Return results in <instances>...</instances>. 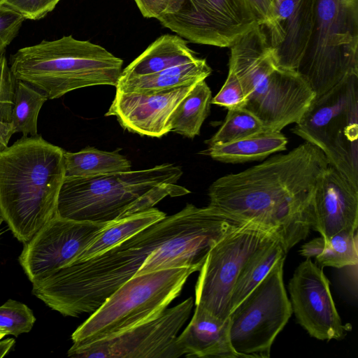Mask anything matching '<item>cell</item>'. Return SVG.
Instances as JSON below:
<instances>
[{"mask_svg": "<svg viewBox=\"0 0 358 358\" xmlns=\"http://www.w3.org/2000/svg\"><path fill=\"white\" fill-rule=\"evenodd\" d=\"M329 164L319 148L305 141L287 154L217 179L209 187L208 206L237 223L270 230L287 252L309 234L313 195Z\"/></svg>", "mask_w": 358, "mask_h": 358, "instance_id": "6da1fadb", "label": "cell"}, {"mask_svg": "<svg viewBox=\"0 0 358 358\" xmlns=\"http://www.w3.org/2000/svg\"><path fill=\"white\" fill-rule=\"evenodd\" d=\"M199 208L187 203L103 252L32 282L33 294L64 316L92 313L136 273L153 250L184 229Z\"/></svg>", "mask_w": 358, "mask_h": 358, "instance_id": "7a4b0ae2", "label": "cell"}, {"mask_svg": "<svg viewBox=\"0 0 358 358\" xmlns=\"http://www.w3.org/2000/svg\"><path fill=\"white\" fill-rule=\"evenodd\" d=\"M64 152L39 134L0 150V215L23 243L57 214Z\"/></svg>", "mask_w": 358, "mask_h": 358, "instance_id": "3957f363", "label": "cell"}, {"mask_svg": "<svg viewBox=\"0 0 358 358\" xmlns=\"http://www.w3.org/2000/svg\"><path fill=\"white\" fill-rule=\"evenodd\" d=\"M180 166L152 168L85 177H65L57 214L61 217L93 223H109L153 208L167 196L189 193L176 185Z\"/></svg>", "mask_w": 358, "mask_h": 358, "instance_id": "277c9868", "label": "cell"}, {"mask_svg": "<svg viewBox=\"0 0 358 358\" xmlns=\"http://www.w3.org/2000/svg\"><path fill=\"white\" fill-rule=\"evenodd\" d=\"M230 50L229 69L241 83L245 108L264 130L281 131L297 122L315 94L296 71L278 66L264 29L259 25L245 33Z\"/></svg>", "mask_w": 358, "mask_h": 358, "instance_id": "5b68a950", "label": "cell"}, {"mask_svg": "<svg viewBox=\"0 0 358 358\" xmlns=\"http://www.w3.org/2000/svg\"><path fill=\"white\" fill-rule=\"evenodd\" d=\"M10 64L16 80L55 99L80 88L116 87L123 60L99 45L69 35L22 48L10 56Z\"/></svg>", "mask_w": 358, "mask_h": 358, "instance_id": "8992f818", "label": "cell"}, {"mask_svg": "<svg viewBox=\"0 0 358 358\" xmlns=\"http://www.w3.org/2000/svg\"><path fill=\"white\" fill-rule=\"evenodd\" d=\"M296 71L315 97L358 75V0H316L310 36Z\"/></svg>", "mask_w": 358, "mask_h": 358, "instance_id": "52a82bcc", "label": "cell"}, {"mask_svg": "<svg viewBox=\"0 0 358 358\" xmlns=\"http://www.w3.org/2000/svg\"><path fill=\"white\" fill-rule=\"evenodd\" d=\"M194 267L135 275L94 311L72 334L73 344L115 336L160 315L181 292Z\"/></svg>", "mask_w": 358, "mask_h": 358, "instance_id": "ba28073f", "label": "cell"}, {"mask_svg": "<svg viewBox=\"0 0 358 358\" xmlns=\"http://www.w3.org/2000/svg\"><path fill=\"white\" fill-rule=\"evenodd\" d=\"M292 132L319 148L358 186V75L314 97Z\"/></svg>", "mask_w": 358, "mask_h": 358, "instance_id": "9c48e42d", "label": "cell"}, {"mask_svg": "<svg viewBox=\"0 0 358 358\" xmlns=\"http://www.w3.org/2000/svg\"><path fill=\"white\" fill-rule=\"evenodd\" d=\"M285 257L229 314L230 340L238 357H269L272 344L292 314L283 282Z\"/></svg>", "mask_w": 358, "mask_h": 358, "instance_id": "30bf717a", "label": "cell"}, {"mask_svg": "<svg viewBox=\"0 0 358 358\" xmlns=\"http://www.w3.org/2000/svg\"><path fill=\"white\" fill-rule=\"evenodd\" d=\"M274 233L252 223H242L225 234L209 250L195 285V306L226 320L238 275L250 256ZM278 237V236H277Z\"/></svg>", "mask_w": 358, "mask_h": 358, "instance_id": "8fae6325", "label": "cell"}, {"mask_svg": "<svg viewBox=\"0 0 358 358\" xmlns=\"http://www.w3.org/2000/svg\"><path fill=\"white\" fill-rule=\"evenodd\" d=\"M189 297L166 308L156 318L115 336L85 344H73L67 352L76 358H178V334L193 308Z\"/></svg>", "mask_w": 358, "mask_h": 358, "instance_id": "7c38bea8", "label": "cell"}, {"mask_svg": "<svg viewBox=\"0 0 358 358\" xmlns=\"http://www.w3.org/2000/svg\"><path fill=\"white\" fill-rule=\"evenodd\" d=\"M157 20L189 42L220 48L259 25L248 0H184L178 11Z\"/></svg>", "mask_w": 358, "mask_h": 358, "instance_id": "4fadbf2b", "label": "cell"}, {"mask_svg": "<svg viewBox=\"0 0 358 358\" xmlns=\"http://www.w3.org/2000/svg\"><path fill=\"white\" fill-rule=\"evenodd\" d=\"M107 224L56 214L24 243L19 262L29 280L34 282L74 262Z\"/></svg>", "mask_w": 358, "mask_h": 358, "instance_id": "5bb4252c", "label": "cell"}, {"mask_svg": "<svg viewBox=\"0 0 358 358\" xmlns=\"http://www.w3.org/2000/svg\"><path fill=\"white\" fill-rule=\"evenodd\" d=\"M292 313L308 334L320 341L343 339L352 329L337 311L329 282L321 266L306 258L288 284Z\"/></svg>", "mask_w": 358, "mask_h": 358, "instance_id": "9a60e30c", "label": "cell"}, {"mask_svg": "<svg viewBox=\"0 0 358 358\" xmlns=\"http://www.w3.org/2000/svg\"><path fill=\"white\" fill-rule=\"evenodd\" d=\"M194 85L157 93L124 92L116 90L115 96L105 116H115L120 125L131 132L160 138L171 131V115Z\"/></svg>", "mask_w": 358, "mask_h": 358, "instance_id": "2e32d148", "label": "cell"}, {"mask_svg": "<svg viewBox=\"0 0 358 358\" xmlns=\"http://www.w3.org/2000/svg\"><path fill=\"white\" fill-rule=\"evenodd\" d=\"M316 0H274L264 26L278 66L295 70L309 40Z\"/></svg>", "mask_w": 358, "mask_h": 358, "instance_id": "e0dca14e", "label": "cell"}, {"mask_svg": "<svg viewBox=\"0 0 358 358\" xmlns=\"http://www.w3.org/2000/svg\"><path fill=\"white\" fill-rule=\"evenodd\" d=\"M311 229L324 240L342 231L358 229V186L330 164L313 195Z\"/></svg>", "mask_w": 358, "mask_h": 358, "instance_id": "ac0fdd59", "label": "cell"}, {"mask_svg": "<svg viewBox=\"0 0 358 358\" xmlns=\"http://www.w3.org/2000/svg\"><path fill=\"white\" fill-rule=\"evenodd\" d=\"M230 320H220L196 306L194 315L177 338V345L187 357L238 358L230 340Z\"/></svg>", "mask_w": 358, "mask_h": 358, "instance_id": "d6986e66", "label": "cell"}, {"mask_svg": "<svg viewBox=\"0 0 358 358\" xmlns=\"http://www.w3.org/2000/svg\"><path fill=\"white\" fill-rule=\"evenodd\" d=\"M211 72L206 60L197 58L152 74L119 78L115 87L124 92L157 93L194 85Z\"/></svg>", "mask_w": 358, "mask_h": 358, "instance_id": "ffe728a7", "label": "cell"}, {"mask_svg": "<svg viewBox=\"0 0 358 358\" xmlns=\"http://www.w3.org/2000/svg\"><path fill=\"white\" fill-rule=\"evenodd\" d=\"M187 42L178 35L161 36L122 71L120 78L149 75L196 60Z\"/></svg>", "mask_w": 358, "mask_h": 358, "instance_id": "44dd1931", "label": "cell"}, {"mask_svg": "<svg viewBox=\"0 0 358 358\" xmlns=\"http://www.w3.org/2000/svg\"><path fill=\"white\" fill-rule=\"evenodd\" d=\"M287 138L280 131H264L223 145L209 146L201 152L224 163H243L264 159L287 149Z\"/></svg>", "mask_w": 358, "mask_h": 358, "instance_id": "7402d4cb", "label": "cell"}, {"mask_svg": "<svg viewBox=\"0 0 358 358\" xmlns=\"http://www.w3.org/2000/svg\"><path fill=\"white\" fill-rule=\"evenodd\" d=\"M286 252L280 239L274 236L263 243L248 259L235 282L231 297V312L266 277Z\"/></svg>", "mask_w": 358, "mask_h": 358, "instance_id": "603a6c76", "label": "cell"}, {"mask_svg": "<svg viewBox=\"0 0 358 358\" xmlns=\"http://www.w3.org/2000/svg\"><path fill=\"white\" fill-rule=\"evenodd\" d=\"M166 213L156 208L108 223L74 261L96 256L162 220Z\"/></svg>", "mask_w": 358, "mask_h": 358, "instance_id": "cb8c5ba5", "label": "cell"}, {"mask_svg": "<svg viewBox=\"0 0 358 358\" xmlns=\"http://www.w3.org/2000/svg\"><path fill=\"white\" fill-rule=\"evenodd\" d=\"M87 147L76 152H64L65 177L85 178L131 170V162L119 153Z\"/></svg>", "mask_w": 358, "mask_h": 358, "instance_id": "d4e9b609", "label": "cell"}, {"mask_svg": "<svg viewBox=\"0 0 358 358\" xmlns=\"http://www.w3.org/2000/svg\"><path fill=\"white\" fill-rule=\"evenodd\" d=\"M212 93L205 80L197 82L180 101L170 118L171 131L193 138L208 117Z\"/></svg>", "mask_w": 358, "mask_h": 358, "instance_id": "484cf974", "label": "cell"}, {"mask_svg": "<svg viewBox=\"0 0 358 358\" xmlns=\"http://www.w3.org/2000/svg\"><path fill=\"white\" fill-rule=\"evenodd\" d=\"M48 99V96L41 90L17 80L13 110L14 134L20 133L23 137L38 135V114Z\"/></svg>", "mask_w": 358, "mask_h": 358, "instance_id": "4316f807", "label": "cell"}, {"mask_svg": "<svg viewBox=\"0 0 358 358\" xmlns=\"http://www.w3.org/2000/svg\"><path fill=\"white\" fill-rule=\"evenodd\" d=\"M315 259L321 267L342 268L357 264V231H342L324 240L320 252Z\"/></svg>", "mask_w": 358, "mask_h": 358, "instance_id": "83f0119b", "label": "cell"}, {"mask_svg": "<svg viewBox=\"0 0 358 358\" xmlns=\"http://www.w3.org/2000/svg\"><path fill=\"white\" fill-rule=\"evenodd\" d=\"M260 120L245 108L229 109L218 131L208 141L209 146L231 143L264 131Z\"/></svg>", "mask_w": 358, "mask_h": 358, "instance_id": "f1b7e54d", "label": "cell"}, {"mask_svg": "<svg viewBox=\"0 0 358 358\" xmlns=\"http://www.w3.org/2000/svg\"><path fill=\"white\" fill-rule=\"evenodd\" d=\"M17 80L8 65L6 52L0 53V150L8 147L14 134L13 110Z\"/></svg>", "mask_w": 358, "mask_h": 358, "instance_id": "f546056e", "label": "cell"}, {"mask_svg": "<svg viewBox=\"0 0 358 358\" xmlns=\"http://www.w3.org/2000/svg\"><path fill=\"white\" fill-rule=\"evenodd\" d=\"M36 321L33 311L25 304L9 299L0 306V329L6 335L18 336L31 331Z\"/></svg>", "mask_w": 358, "mask_h": 358, "instance_id": "4dcf8cb0", "label": "cell"}, {"mask_svg": "<svg viewBox=\"0 0 358 358\" xmlns=\"http://www.w3.org/2000/svg\"><path fill=\"white\" fill-rule=\"evenodd\" d=\"M211 103L231 108H245V95L238 78L229 69L225 83L219 92L211 99Z\"/></svg>", "mask_w": 358, "mask_h": 358, "instance_id": "1f68e13d", "label": "cell"}, {"mask_svg": "<svg viewBox=\"0 0 358 358\" xmlns=\"http://www.w3.org/2000/svg\"><path fill=\"white\" fill-rule=\"evenodd\" d=\"M61 0H0L25 20H37L52 11Z\"/></svg>", "mask_w": 358, "mask_h": 358, "instance_id": "d6a6232c", "label": "cell"}, {"mask_svg": "<svg viewBox=\"0 0 358 358\" xmlns=\"http://www.w3.org/2000/svg\"><path fill=\"white\" fill-rule=\"evenodd\" d=\"M24 18L17 12L0 3V53L17 36Z\"/></svg>", "mask_w": 358, "mask_h": 358, "instance_id": "836d02e7", "label": "cell"}, {"mask_svg": "<svg viewBox=\"0 0 358 358\" xmlns=\"http://www.w3.org/2000/svg\"><path fill=\"white\" fill-rule=\"evenodd\" d=\"M146 18L158 19L179 10L184 0H134Z\"/></svg>", "mask_w": 358, "mask_h": 358, "instance_id": "e575fe53", "label": "cell"}, {"mask_svg": "<svg viewBox=\"0 0 358 358\" xmlns=\"http://www.w3.org/2000/svg\"><path fill=\"white\" fill-rule=\"evenodd\" d=\"M256 15L258 23L264 26L267 22L274 0H248Z\"/></svg>", "mask_w": 358, "mask_h": 358, "instance_id": "d590c367", "label": "cell"}, {"mask_svg": "<svg viewBox=\"0 0 358 358\" xmlns=\"http://www.w3.org/2000/svg\"><path fill=\"white\" fill-rule=\"evenodd\" d=\"M324 243V239L322 236L315 238L301 246L300 254L306 258H315L320 252Z\"/></svg>", "mask_w": 358, "mask_h": 358, "instance_id": "8d00e7d4", "label": "cell"}, {"mask_svg": "<svg viewBox=\"0 0 358 358\" xmlns=\"http://www.w3.org/2000/svg\"><path fill=\"white\" fill-rule=\"evenodd\" d=\"M15 341L13 338H8L0 341V357L5 356L14 345Z\"/></svg>", "mask_w": 358, "mask_h": 358, "instance_id": "74e56055", "label": "cell"}, {"mask_svg": "<svg viewBox=\"0 0 358 358\" xmlns=\"http://www.w3.org/2000/svg\"><path fill=\"white\" fill-rule=\"evenodd\" d=\"M6 335V332L3 331L1 329H0V340Z\"/></svg>", "mask_w": 358, "mask_h": 358, "instance_id": "f35d334b", "label": "cell"}, {"mask_svg": "<svg viewBox=\"0 0 358 358\" xmlns=\"http://www.w3.org/2000/svg\"><path fill=\"white\" fill-rule=\"evenodd\" d=\"M2 221H3V220H2L1 217V215H0V225H1V222H2Z\"/></svg>", "mask_w": 358, "mask_h": 358, "instance_id": "ab89813d", "label": "cell"}]
</instances>
